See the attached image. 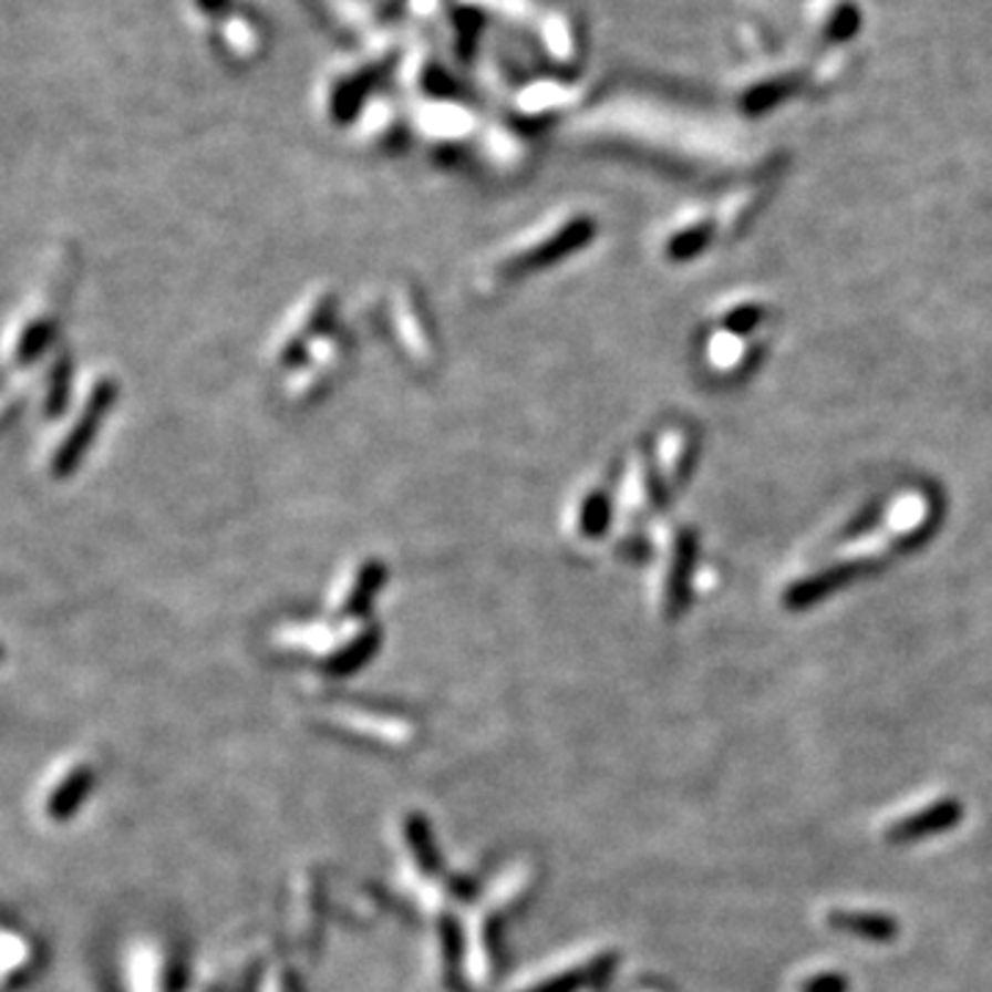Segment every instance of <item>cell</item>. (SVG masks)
Wrapping results in <instances>:
<instances>
[{"mask_svg":"<svg viewBox=\"0 0 992 992\" xmlns=\"http://www.w3.org/2000/svg\"><path fill=\"white\" fill-rule=\"evenodd\" d=\"M538 874L529 864L505 868L469 905L464 921L466 979L472 992H488L507 968V923L529 905Z\"/></svg>","mask_w":992,"mask_h":992,"instance_id":"1","label":"cell"},{"mask_svg":"<svg viewBox=\"0 0 992 992\" xmlns=\"http://www.w3.org/2000/svg\"><path fill=\"white\" fill-rule=\"evenodd\" d=\"M276 642L323 668L331 675L356 673L378 651L381 629L370 618H348L334 623H290L276 631Z\"/></svg>","mask_w":992,"mask_h":992,"instance_id":"2","label":"cell"},{"mask_svg":"<svg viewBox=\"0 0 992 992\" xmlns=\"http://www.w3.org/2000/svg\"><path fill=\"white\" fill-rule=\"evenodd\" d=\"M114 400L116 381L108 372H97V375L86 378L81 383L78 394L72 397L70 414H66L64 425L55 431L53 444L48 450V469L53 475H70L75 469L78 458L92 444L94 433H97L100 422H103L105 411L114 405Z\"/></svg>","mask_w":992,"mask_h":992,"instance_id":"3","label":"cell"},{"mask_svg":"<svg viewBox=\"0 0 992 992\" xmlns=\"http://www.w3.org/2000/svg\"><path fill=\"white\" fill-rule=\"evenodd\" d=\"M75 262L61 254L59 262H53V285L39 287L22 307L20 320L11 326L6 340V359L9 364H28L42 348H48L59 323L61 307H64V287H70V276Z\"/></svg>","mask_w":992,"mask_h":992,"instance_id":"4","label":"cell"},{"mask_svg":"<svg viewBox=\"0 0 992 992\" xmlns=\"http://www.w3.org/2000/svg\"><path fill=\"white\" fill-rule=\"evenodd\" d=\"M97 786V766L83 755H70L50 766L37 792V808L48 825H66L86 805Z\"/></svg>","mask_w":992,"mask_h":992,"instance_id":"5","label":"cell"},{"mask_svg":"<svg viewBox=\"0 0 992 992\" xmlns=\"http://www.w3.org/2000/svg\"><path fill=\"white\" fill-rule=\"evenodd\" d=\"M334 292L312 290L290 309L285 323L273 334L268 348V359L273 368H296L298 359L307 356L318 337L326 334V323L334 314Z\"/></svg>","mask_w":992,"mask_h":992,"instance_id":"6","label":"cell"},{"mask_svg":"<svg viewBox=\"0 0 992 992\" xmlns=\"http://www.w3.org/2000/svg\"><path fill=\"white\" fill-rule=\"evenodd\" d=\"M185 965L177 943L161 934L135 940L124 960V990L127 992H183Z\"/></svg>","mask_w":992,"mask_h":992,"instance_id":"7","label":"cell"},{"mask_svg":"<svg viewBox=\"0 0 992 992\" xmlns=\"http://www.w3.org/2000/svg\"><path fill=\"white\" fill-rule=\"evenodd\" d=\"M427 984L433 992H472L466 979L464 923L455 912L431 916L427 940Z\"/></svg>","mask_w":992,"mask_h":992,"instance_id":"8","label":"cell"},{"mask_svg":"<svg viewBox=\"0 0 992 992\" xmlns=\"http://www.w3.org/2000/svg\"><path fill=\"white\" fill-rule=\"evenodd\" d=\"M326 723L334 728V734L348 740L368 742L375 747H409L416 742V728L403 714L378 712V709H351L340 706L326 714Z\"/></svg>","mask_w":992,"mask_h":992,"instance_id":"9","label":"cell"},{"mask_svg":"<svg viewBox=\"0 0 992 992\" xmlns=\"http://www.w3.org/2000/svg\"><path fill=\"white\" fill-rule=\"evenodd\" d=\"M383 579H386V568L378 557H364V560L351 562L331 588L329 612L340 620L368 618V610L378 590H381Z\"/></svg>","mask_w":992,"mask_h":992,"instance_id":"10","label":"cell"},{"mask_svg":"<svg viewBox=\"0 0 992 992\" xmlns=\"http://www.w3.org/2000/svg\"><path fill=\"white\" fill-rule=\"evenodd\" d=\"M616 965H618L616 951H601V954L571 962V965H560L555 968V971L533 973V976L521 979L516 988H510L507 992H582L588 988H599L601 982H607Z\"/></svg>","mask_w":992,"mask_h":992,"instance_id":"11","label":"cell"},{"mask_svg":"<svg viewBox=\"0 0 992 992\" xmlns=\"http://www.w3.org/2000/svg\"><path fill=\"white\" fill-rule=\"evenodd\" d=\"M326 910H329V893H326V877L320 868H303L292 879L290 890V927L292 938L301 946H312L323 929Z\"/></svg>","mask_w":992,"mask_h":992,"instance_id":"12","label":"cell"},{"mask_svg":"<svg viewBox=\"0 0 992 992\" xmlns=\"http://www.w3.org/2000/svg\"><path fill=\"white\" fill-rule=\"evenodd\" d=\"M422 303L416 298L414 290H400L397 301H394V337H397L400 348L405 351V356L414 364H431L436 359V342H433L431 323H427L425 312H422Z\"/></svg>","mask_w":992,"mask_h":992,"instance_id":"13","label":"cell"},{"mask_svg":"<svg viewBox=\"0 0 992 992\" xmlns=\"http://www.w3.org/2000/svg\"><path fill=\"white\" fill-rule=\"evenodd\" d=\"M960 819H962V805L957 803V799H940V803L929 805V808L896 822V825L888 830V841L890 844L923 841V838L938 836V833H946L951 830V827H957L960 825Z\"/></svg>","mask_w":992,"mask_h":992,"instance_id":"14","label":"cell"},{"mask_svg":"<svg viewBox=\"0 0 992 992\" xmlns=\"http://www.w3.org/2000/svg\"><path fill=\"white\" fill-rule=\"evenodd\" d=\"M833 929L838 932L855 934V938L871 940V943H890V940L899 938V921L885 912H855V910H838L827 916Z\"/></svg>","mask_w":992,"mask_h":992,"instance_id":"15","label":"cell"},{"mask_svg":"<svg viewBox=\"0 0 992 992\" xmlns=\"http://www.w3.org/2000/svg\"><path fill=\"white\" fill-rule=\"evenodd\" d=\"M39 965V949L25 932H17L14 927L3 929V982L6 988H14L17 982H25L28 973Z\"/></svg>","mask_w":992,"mask_h":992,"instance_id":"16","label":"cell"},{"mask_svg":"<svg viewBox=\"0 0 992 992\" xmlns=\"http://www.w3.org/2000/svg\"><path fill=\"white\" fill-rule=\"evenodd\" d=\"M254 992H303V988L296 968H292L287 960H281V957H276V960H268V965H265L262 976H259V984Z\"/></svg>","mask_w":992,"mask_h":992,"instance_id":"17","label":"cell"},{"mask_svg":"<svg viewBox=\"0 0 992 992\" xmlns=\"http://www.w3.org/2000/svg\"><path fill=\"white\" fill-rule=\"evenodd\" d=\"M604 521H607V499H604V494H590L588 499L582 502V513H579V533L582 535H599L601 533V527H604Z\"/></svg>","mask_w":992,"mask_h":992,"instance_id":"18","label":"cell"},{"mask_svg":"<svg viewBox=\"0 0 992 992\" xmlns=\"http://www.w3.org/2000/svg\"><path fill=\"white\" fill-rule=\"evenodd\" d=\"M847 979L838 976V973H822V976H814L810 982H805L803 992H847Z\"/></svg>","mask_w":992,"mask_h":992,"instance_id":"19","label":"cell"}]
</instances>
